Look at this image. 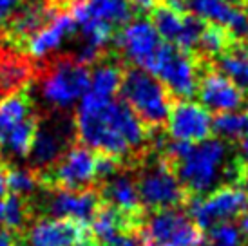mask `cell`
<instances>
[{
  "label": "cell",
  "mask_w": 248,
  "mask_h": 246,
  "mask_svg": "<svg viewBox=\"0 0 248 246\" xmlns=\"http://www.w3.org/2000/svg\"><path fill=\"white\" fill-rule=\"evenodd\" d=\"M76 136L83 147L122 161L138 156L149 145V130L122 100L87 92L75 114Z\"/></svg>",
  "instance_id": "cell-1"
},
{
  "label": "cell",
  "mask_w": 248,
  "mask_h": 246,
  "mask_svg": "<svg viewBox=\"0 0 248 246\" xmlns=\"http://www.w3.org/2000/svg\"><path fill=\"white\" fill-rule=\"evenodd\" d=\"M228 165V147L223 139H203L188 143L185 152L174 159L172 167L185 192L192 196H205L225 178Z\"/></svg>",
  "instance_id": "cell-2"
},
{
  "label": "cell",
  "mask_w": 248,
  "mask_h": 246,
  "mask_svg": "<svg viewBox=\"0 0 248 246\" xmlns=\"http://www.w3.org/2000/svg\"><path fill=\"white\" fill-rule=\"evenodd\" d=\"M40 62V76L35 85H40V94L49 109L67 110L89 92L91 71L69 53H56Z\"/></svg>",
  "instance_id": "cell-3"
},
{
  "label": "cell",
  "mask_w": 248,
  "mask_h": 246,
  "mask_svg": "<svg viewBox=\"0 0 248 246\" xmlns=\"http://www.w3.org/2000/svg\"><path fill=\"white\" fill-rule=\"evenodd\" d=\"M120 94L134 114L152 129H158L167 122L172 107V96L163 83L149 71L140 67H131L124 73Z\"/></svg>",
  "instance_id": "cell-4"
},
{
  "label": "cell",
  "mask_w": 248,
  "mask_h": 246,
  "mask_svg": "<svg viewBox=\"0 0 248 246\" xmlns=\"http://www.w3.org/2000/svg\"><path fill=\"white\" fill-rule=\"evenodd\" d=\"M145 71L156 76L169 94L179 100H190L198 92L201 76L200 60L192 56V53H185L167 42L159 46Z\"/></svg>",
  "instance_id": "cell-5"
},
{
  "label": "cell",
  "mask_w": 248,
  "mask_h": 246,
  "mask_svg": "<svg viewBox=\"0 0 248 246\" xmlns=\"http://www.w3.org/2000/svg\"><path fill=\"white\" fill-rule=\"evenodd\" d=\"M136 184L141 205L151 210L176 208L186 201L185 188L176 178L170 163L161 156L140 172Z\"/></svg>",
  "instance_id": "cell-6"
},
{
  "label": "cell",
  "mask_w": 248,
  "mask_h": 246,
  "mask_svg": "<svg viewBox=\"0 0 248 246\" xmlns=\"http://www.w3.org/2000/svg\"><path fill=\"white\" fill-rule=\"evenodd\" d=\"M248 212V198L241 188L227 184L214 188L207 196H192L188 199V214L201 230L219 223H230L232 219Z\"/></svg>",
  "instance_id": "cell-7"
},
{
  "label": "cell",
  "mask_w": 248,
  "mask_h": 246,
  "mask_svg": "<svg viewBox=\"0 0 248 246\" xmlns=\"http://www.w3.org/2000/svg\"><path fill=\"white\" fill-rule=\"evenodd\" d=\"M73 127L75 122H67L65 116L60 114V110L51 109L47 116H44V120L38 116L35 139L28 156L33 170L44 174L60 159V156L71 147L69 141Z\"/></svg>",
  "instance_id": "cell-8"
},
{
  "label": "cell",
  "mask_w": 248,
  "mask_h": 246,
  "mask_svg": "<svg viewBox=\"0 0 248 246\" xmlns=\"http://www.w3.org/2000/svg\"><path fill=\"white\" fill-rule=\"evenodd\" d=\"M140 237L147 246H203L205 243L200 226L174 208L156 210L145 221Z\"/></svg>",
  "instance_id": "cell-9"
},
{
  "label": "cell",
  "mask_w": 248,
  "mask_h": 246,
  "mask_svg": "<svg viewBox=\"0 0 248 246\" xmlns=\"http://www.w3.org/2000/svg\"><path fill=\"white\" fill-rule=\"evenodd\" d=\"M63 11L65 7L60 0H24L18 9L0 26V40L18 49H26V44Z\"/></svg>",
  "instance_id": "cell-10"
},
{
  "label": "cell",
  "mask_w": 248,
  "mask_h": 246,
  "mask_svg": "<svg viewBox=\"0 0 248 246\" xmlns=\"http://www.w3.org/2000/svg\"><path fill=\"white\" fill-rule=\"evenodd\" d=\"M96 156L83 145H71L49 170L42 176V183L49 188H89L96 181Z\"/></svg>",
  "instance_id": "cell-11"
},
{
  "label": "cell",
  "mask_w": 248,
  "mask_h": 246,
  "mask_svg": "<svg viewBox=\"0 0 248 246\" xmlns=\"http://www.w3.org/2000/svg\"><path fill=\"white\" fill-rule=\"evenodd\" d=\"M116 51L120 58L131 62L136 67L145 69L163 44L152 20L145 16H136L125 24L114 36Z\"/></svg>",
  "instance_id": "cell-12"
},
{
  "label": "cell",
  "mask_w": 248,
  "mask_h": 246,
  "mask_svg": "<svg viewBox=\"0 0 248 246\" xmlns=\"http://www.w3.org/2000/svg\"><path fill=\"white\" fill-rule=\"evenodd\" d=\"M152 24L161 40L185 53H192L198 47L205 22L192 13H179L165 4L152 7Z\"/></svg>",
  "instance_id": "cell-13"
},
{
  "label": "cell",
  "mask_w": 248,
  "mask_h": 246,
  "mask_svg": "<svg viewBox=\"0 0 248 246\" xmlns=\"http://www.w3.org/2000/svg\"><path fill=\"white\" fill-rule=\"evenodd\" d=\"M40 76V62L0 40V100L31 89Z\"/></svg>",
  "instance_id": "cell-14"
},
{
  "label": "cell",
  "mask_w": 248,
  "mask_h": 246,
  "mask_svg": "<svg viewBox=\"0 0 248 246\" xmlns=\"http://www.w3.org/2000/svg\"><path fill=\"white\" fill-rule=\"evenodd\" d=\"M102 206V196L96 188H49L44 199V210L51 217L71 219L83 225H89Z\"/></svg>",
  "instance_id": "cell-15"
},
{
  "label": "cell",
  "mask_w": 248,
  "mask_h": 246,
  "mask_svg": "<svg viewBox=\"0 0 248 246\" xmlns=\"http://www.w3.org/2000/svg\"><path fill=\"white\" fill-rule=\"evenodd\" d=\"M89 228L83 223L60 217H40L24 228V246H78L89 241Z\"/></svg>",
  "instance_id": "cell-16"
},
{
  "label": "cell",
  "mask_w": 248,
  "mask_h": 246,
  "mask_svg": "<svg viewBox=\"0 0 248 246\" xmlns=\"http://www.w3.org/2000/svg\"><path fill=\"white\" fill-rule=\"evenodd\" d=\"M169 136L174 141L200 143L212 134V116L210 110L192 100H179L172 103L167 118Z\"/></svg>",
  "instance_id": "cell-17"
},
{
  "label": "cell",
  "mask_w": 248,
  "mask_h": 246,
  "mask_svg": "<svg viewBox=\"0 0 248 246\" xmlns=\"http://www.w3.org/2000/svg\"><path fill=\"white\" fill-rule=\"evenodd\" d=\"M186 9L205 24L225 28L234 40L248 42V11L232 0H186Z\"/></svg>",
  "instance_id": "cell-18"
},
{
  "label": "cell",
  "mask_w": 248,
  "mask_h": 246,
  "mask_svg": "<svg viewBox=\"0 0 248 246\" xmlns=\"http://www.w3.org/2000/svg\"><path fill=\"white\" fill-rule=\"evenodd\" d=\"M200 103L210 112H234L245 105V91L221 71L208 69L200 76Z\"/></svg>",
  "instance_id": "cell-19"
},
{
  "label": "cell",
  "mask_w": 248,
  "mask_h": 246,
  "mask_svg": "<svg viewBox=\"0 0 248 246\" xmlns=\"http://www.w3.org/2000/svg\"><path fill=\"white\" fill-rule=\"evenodd\" d=\"M69 13L78 26L98 22L118 33L132 18V4L131 0H76Z\"/></svg>",
  "instance_id": "cell-20"
},
{
  "label": "cell",
  "mask_w": 248,
  "mask_h": 246,
  "mask_svg": "<svg viewBox=\"0 0 248 246\" xmlns=\"http://www.w3.org/2000/svg\"><path fill=\"white\" fill-rule=\"evenodd\" d=\"M78 34V24H76L75 16L69 11H63L56 16L55 20H51L44 29L26 44V53L33 56L35 60L47 58L51 55L60 53V47L69 40H75Z\"/></svg>",
  "instance_id": "cell-21"
},
{
  "label": "cell",
  "mask_w": 248,
  "mask_h": 246,
  "mask_svg": "<svg viewBox=\"0 0 248 246\" xmlns=\"http://www.w3.org/2000/svg\"><path fill=\"white\" fill-rule=\"evenodd\" d=\"M140 221L141 219L125 215L102 201V206L91 221V233L94 235L100 246H122L125 237L134 232L136 226H140Z\"/></svg>",
  "instance_id": "cell-22"
},
{
  "label": "cell",
  "mask_w": 248,
  "mask_h": 246,
  "mask_svg": "<svg viewBox=\"0 0 248 246\" xmlns=\"http://www.w3.org/2000/svg\"><path fill=\"white\" fill-rule=\"evenodd\" d=\"M102 201L105 205L120 210L125 215L141 219V199L138 194L136 179L129 174L118 172L116 176L104 181V186L100 190Z\"/></svg>",
  "instance_id": "cell-23"
},
{
  "label": "cell",
  "mask_w": 248,
  "mask_h": 246,
  "mask_svg": "<svg viewBox=\"0 0 248 246\" xmlns=\"http://www.w3.org/2000/svg\"><path fill=\"white\" fill-rule=\"evenodd\" d=\"M91 67H93L89 85L91 94L100 96V98H114L120 92L125 73L120 56H112V53L109 51Z\"/></svg>",
  "instance_id": "cell-24"
},
{
  "label": "cell",
  "mask_w": 248,
  "mask_h": 246,
  "mask_svg": "<svg viewBox=\"0 0 248 246\" xmlns=\"http://www.w3.org/2000/svg\"><path fill=\"white\" fill-rule=\"evenodd\" d=\"M36 116L35 103L29 96V89L0 100V143L18 125Z\"/></svg>",
  "instance_id": "cell-25"
},
{
  "label": "cell",
  "mask_w": 248,
  "mask_h": 246,
  "mask_svg": "<svg viewBox=\"0 0 248 246\" xmlns=\"http://www.w3.org/2000/svg\"><path fill=\"white\" fill-rule=\"evenodd\" d=\"M29 205L16 194L0 198V228L7 232H20L28 226Z\"/></svg>",
  "instance_id": "cell-26"
},
{
  "label": "cell",
  "mask_w": 248,
  "mask_h": 246,
  "mask_svg": "<svg viewBox=\"0 0 248 246\" xmlns=\"http://www.w3.org/2000/svg\"><path fill=\"white\" fill-rule=\"evenodd\" d=\"M217 67L243 91H248V47H232L217 58Z\"/></svg>",
  "instance_id": "cell-27"
},
{
  "label": "cell",
  "mask_w": 248,
  "mask_h": 246,
  "mask_svg": "<svg viewBox=\"0 0 248 246\" xmlns=\"http://www.w3.org/2000/svg\"><path fill=\"white\" fill-rule=\"evenodd\" d=\"M198 47L210 58H219L223 53L234 47V36L225 28L216 24H205Z\"/></svg>",
  "instance_id": "cell-28"
},
{
  "label": "cell",
  "mask_w": 248,
  "mask_h": 246,
  "mask_svg": "<svg viewBox=\"0 0 248 246\" xmlns=\"http://www.w3.org/2000/svg\"><path fill=\"white\" fill-rule=\"evenodd\" d=\"M6 184L11 194L16 196H31L35 194L42 184V176L33 169H22V167H6Z\"/></svg>",
  "instance_id": "cell-29"
},
{
  "label": "cell",
  "mask_w": 248,
  "mask_h": 246,
  "mask_svg": "<svg viewBox=\"0 0 248 246\" xmlns=\"http://www.w3.org/2000/svg\"><path fill=\"white\" fill-rule=\"evenodd\" d=\"M212 132L221 139H239L247 134L245 116L239 112H219L212 118Z\"/></svg>",
  "instance_id": "cell-30"
},
{
  "label": "cell",
  "mask_w": 248,
  "mask_h": 246,
  "mask_svg": "<svg viewBox=\"0 0 248 246\" xmlns=\"http://www.w3.org/2000/svg\"><path fill=\"white\" fill-rule=\"evenodd\" d=\"M205 243L212 246H241L243 232L239 226L232 223H219L208 228V235Z\"/></svg>",
  "instance_id": "cell-31"
},
{
  "label": "cell",
  "mask_w": 248,
  "mask_h": 246,
  "mask_svg": "<svg viewBox=\"0 0 248 246\" xmlns=\"http://www.w3.org/2000/svg\"><path fill=\"white\" fill-rule=\"evenodd\" d=\"M122 159H118L109 154H98L96 163H94V172H96V179L100 181H107L112 176H116L120 169H122Z\"/></svg>",
  "instance_id": "cell-32"
},
{
  "label": "cell",
  "mask_w": 248,
  "mask_h": 246,
  "mask_svg": "<svg viewBox=\"0 0 248 246\" xmlns=\"http://www.w3.org/2000/svg\"><path fill=\"white\" fill-rule=\"evenodd\" d=\"M24 0H0V26L18 9Z\"/></svg>",
  "instance_id": "cell-33"
},
{
  "label": "cell",
  "mask_w": 248,
  "mask_h": 246,
  "mask_svg": "<svg viewBox=\"0 0 248 246\" xmlns=\"http://www.w3.org/2000/svg\"><path fill=\"white\" fill-rule=\"evenodd\" d=\"M235 161L241 165L243 170H248V136L241 138L239 149H237V159Z\"/></svg>",
  "instance_id": "cell-34"
},
{
  "label": "cell",
  "mask_w": 248,
  "mask_h": 246,
  "mask_svg": "<svg viewBox=\"0 0 248 246\" xmlns=\"http://www.w3.org/2000/svg\"><path fill=\"white\" fill-rule=\"evenodd\" d=\"M0 246H16L13 232H7V230L0 228Z\"/></svg>",
  "instance_id": "cell-35"
},
{
  "label": "cell",
  "mask_w": 248,
  "mask_h": 246,
  "mask_svg": "<svg viewBox=\"0 0 248 246\" xmlns=\"http://www.w3.org/2000/svg\"><path fill=\"white\" fill-rule=\"evenodd\" d=\"M122 246H147V245H145L143 239L140 237V233H129L124 239Z\"/></svg>",
  "instance_id": "cell-36"
},
{
  "label": "cell",
  "mask_w": 248,
  "mask_h": 246,
  "mask_svg": "<svg viewBox=\"0 0 248 246\" xmlns=\"http://www.w3.org/2000/svg\"><path fill=\"white\" fill-rule=\"evenodd\" d=\"M131 4L134 7H138L141 11H147V9H152V7L158 4V0H131Z\"/></svg>",
  "instance_id": "cell-37"
},
{
  "label": "cell",
  "mask_w": 248,
  "mask_h": 246,
  "mask_svg": "<svg viewBox=\"0 0 248 246\" xmlns=\"http://www.w3.org/2000/svg\"><path fill=\"white\" fill-rule=\"evenodd\" d=\"M7 184H6V165L0 163V198L6 196Z\"/></svg>",
  "instance_id": "cell-38"
},
{
  "label": "cell",
  "mask_w": 248,
  "mask_h": 246,
  "mask_svg": "<svg viewBox=\"0 0 248 246\" xmlns=\"http://www.w3.org/2000/svg\"><path fill=\"white\" fill-rule=\"evenodd\" d=\"M239 183H241V190L245 192V196L248 198V170H243L239 179H237Z\"/></svg>",
  "instance_id": "cell-39"
},
{
  "label": "cell",
  "mask_w": 248,
  "mask_h": 246,
  "mask_svg": "<svg viewBox=\"0 0 248 246\" xmlns=\"http://www.w3.org/2000/svg\"><path fill=\"white\" fill-rule=\"evenodd\" d=\"M245 125H247V134H248V103H247V107H245Z\"/></svg>",
  "instance_id": "cell-40"
},
{
  "label": "cell",
  "mask_w": 248,
  "mask_h": 246,
  "mask_svg": "<svg viewBox=\"0 0 248 246\" xmlns=\"http://www.w3.org/2000/svg\"><path fill=\"white\" fill-rule=\"evenodd\" d=\"M78 246H100V245H96V243H93V241H85V243H80Z\"/></svg>",
  "instance_id": "cell-41"
},
{
  "label": "cell",
  "mask_w": 248,
  "mask_h": 246,
  "mask_svg": "<svg viewBox=\"0 0 248 246\" xmlns=\"http://www.w3.org/2000/svg\"><path fill=\"white\" fill-rule=\"evenodd\" d=\"M235 4H239V2H245V0H234Z\"/></svg>",
  "instance_id": "cell-42"
},
{
  "label": "cell",
  "mask_w": 248,
  "mask_h": 246,
  "mask_svg": "<svg viewBox=\"0 0 248 246\" xmlns=\"http://www.w3.org/2000/svg\"><path fill=\"white\" fill-rule=\"evenodd\" d=\"M247 237H248V235H247Z\"/></svg>",
  "instance_id": "cell-43"
}]
</instances>
